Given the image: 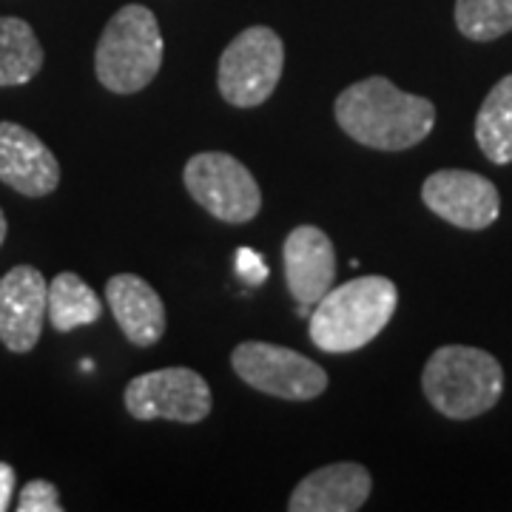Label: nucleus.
I'll return each mask as SVG.
<instances>
[{
	"label": "nucleus",
	"instance_id": "obj_1",
	"mask_svg": "<svg viewBox=\"0 0 512 512\" xmlns=\"http://www.w3.org/2000/svg\"><path fill=\"white\" fill-rule=\"evenodd\" d=\"M336 123L359 146L407 151L436 126V106L419 94L402 92L387 77H367L336 97Z\"/></svg>",
	"mask_w": 512,
	"mask_h": 512
},
{
	"label": "nucleus",
	"instance_id": "obj_2",
	"mask_svg": "<svg viewBox=\"0 0 512 512\" xmlns=\"http://www.w3.org/2000/svg\"><path fill=\"white\" fill-rule=\"evenodd\" d=\"M399 308V288L387 276H359L330 288L311 313V339L322 353H353L370 345Z\"/></svg>",
	"mask_w": 512,
	"mask_h": 512
},
{
	"label": "nucleus",
	"instance_id": "obj_3",
	"mask_svg": "<svg viewBox=\"0 0 512 512\" xmlns=\"http://www.w3.org/2000/svg\"><path fill=\"white\" fill-rule=\"evenodd\" d=\"M421 390L441 416L476 419L504 393V367L493 353L470 345H444L424 365Z\"/></svg>",
	"mask_w": 512,
	"mask_h": 512
},
{
	"label": "nucleus",
	"instance_id": "obj_4",
	"mask_svg": "<svg viewBox=\"0 0 512 512\" xmlns=\"http://www.w3.org/2000/svg\"><path fill=\"white\" fill-rule=\"evenodd\" d=\"M163 49L157 15L148 6L128 3L114 12L97 40L94 74L114 94L143 92L163 66Z\"/></svg>",
	"mask_w": 512,
	"mask_h": 512
},
{
	"label": "nucleus",
	"instance_id": "obj_5",
	"mask_svg": "<svg viewBox=\"0 0 512 512\" xmlns=\"http://www.w3.org/2000/svg\"><path fill=\"white\" fill-rule=\"evenodd\" d=\"M285 69V43L271 26L239 32L220 57L217 86L222 100L234 109H256L279 86Z\"/></svg>",
	"mask_w": 512,
	"mask_h": 512
},
{
	"label": "nucleus",
	"instance_id": "obj_6",
	"mask_svg": "<svg viewBox=\"0 0 512 512\" xmlns=\"http://www.w3.org/2000/svg\"><path fill=\"white\" fill-rule=\"evenodd\" d=\"M185 191L202 205L214 220L228 225H245L262 208V191L254 174L225 151L194 154L183 171Z\"/></svg>",
	"mask_w": 512,
	"mask_h": 512
},
{
	"label": "nucleus",
	"instance_id": "obj_7",
	"mask_svg": "<svg viewBox=\"0 0 512 512\" xmlns=\"http://www.w3.org/2000/svg\"><path fill=\"white\" fill-rule=\"evenodd\" d=\"M231 367L242 382L285 402H311L328 390V373L313 359L271 342H239Z\"/></svg>",
	"mask_w": 512,
	"mask_h": 512
},
{
	"label": "nucleus",
	"instance_id": "obj_8",
	"mask_svg": "<svg viewBox=\"0 0 512 512\" xmlns=\"http://www.w3.org/2000/svg\"><path fill=\"white\" fill-rule=\"evenodd\" d=\"M123 402L131 419H168L177 424H197L208 419L214 399L211 387L191 367H163L126 384Z\"/></svg>",
	"mask_w": 512,
	"mask_h": 512
},
{
	"label": "nucleus",
	"instance_id": "obj_9",
	"mask_svg": "<svg viewBox=\"0 0 512 512\" xmlns=\"http://www.w3.org/2000/svg\"><path fill=\"white\" fill-rule=\"evenodd\" d=\"M421 200L436 217L467 231H484L501 214L498 188L487 177L461 168L430 174L421 185Z\"/></svg>",
	"mask_w": 512,
	"mask_h": 512
},
{
	"label": "nucleus",
	"instance_id": "obj_10",
	"mask_svg": "<svg viewBox=\"0 0 512 512\" xmlns=\"http://www.w3.org/2000/svg\"><path fill=\"white\" fill-rule=\"evenodd\" d=\"M49 319V282L32 265H18L0 279V342L12 353L35 350Z\"/></svg>",
	"mask_w": 512,
	"mask_h": 512
},
{
	"label": "nucleus",
	"instance_id": "obj_11",
	"mask_svg": "<svg viewBox=\"0 0 512 512\" xmlns=\"http://www.w3.org/2000/svg\"><path fill=\"white\" fill-rule=\"evenodd\" d=\"M0 183L15 188L23 197H46L60 185V163L35 131L0 123Z\"/></svg>",
	"mask_w": 512,
	"mask_h": 512
},
{
	"label": "nucleus",
	"instance_id": "obj_12",
	"mask_svg": "<svg viewBox=\"0 0 512 512\" xmlns=\"http://www.w3.org/2000/svg\"><path fill=\"white\" fill-rule=\"evenodd\" d=\"M285 282L296 305H316L333 288L336 251L330 237L316 225H299L282 245Z\"/></svg>",
	"mask_w": 512,
	"mask_h": 512
},
{
	"label": "nucleus",
	"instance_id": "obj_13",
	"mask_svg": "<svg viewBox=\"0 0 512 512\" xmlns=\"http://www.w3.org/2000/svg\"><path fill=\"white\" fill-rule=\"evenodd\" d=\"M373 490L367 467L356 461H339L322 470H313L291 493V512H356L365 507Z\"/></svg>",
	"mask_w": 512,
	"mask_h": 512
},
{
	"label": "nucleus",
	"instance_id": "obj_14",
	"mask_svg": "<svg viewBox=\"0 0 512 512\" xmlns=\"http://www.w3.org/2000/svg\"><path fill=\"white\" fill-rule=\"evenodd\" d=\"M106 302L126 339L137 348H151L165 333V305L160 293L137 274H117L106 282Z\"/></svg>",
	"mask_w": 512,
	"mask_h": 512
},
{
	"label": "nucleus",
	"instance_id": "obj_15",
	"mask_svg": "<svg viewBox=\"0 0 512 512\" xmlns=\"http://www.w3.org/2000/svg\"><path fill=\"white\" fill-rule=\"evenodd\" d=\"M476 143L490 163H512V74L501 77L484 97L476 117Z\"/></svg>",
	"mask_w": 512,
	"mask_h": 512
},
{
	"label": "nucleus",
	"instance_id": "obj_16",
	"mask_svg": "<svg viewBox=\"0 0 512 512\" xmlns=\"http://www.w3.org/2000/svg\"><path fill=\"white\" fill-rule=\"evenodd\" d=\"M43 69V46L20 18H0V89L26 86Z\"/></svg>",
	"mask_w": 512,
	"mask_h": 512
},
{
	"label": "nucleus",
	"instance_id": "obj_17",
	"mask_svg": "<svg viewBox=\"0 0 512 512\" xmlns=\"http://www.w3.org/2000/svg\"><path fill=\"white\" fill-rule=\"evenodd\" d=\"M103 313L100 296L72 271H63L49 282V322L57 333H72L74 328L92 325Z\"/></svg>",
	"mask_w": 512,
	"mask_h": 512
},
{
	"label": "nucleus",
	"instance_id": "obj_18",
	"mask_svg": "<svg viewBox=\"0 0 512 512\" xmlns=\"http://www.w3.org/2000/svg\"><path fill=\"white\" fill-rule=\"evenodd\" d=\"M456 26L467 40H498L512 32V0H456Z\"/></svg>",
	"mask_w": 512,
	"mask_h": 512
},
{
	"label": "nucleus",
	"instance_id": "obj_19",
	"mask_svg": "<svg viewBox=\"0 0 512 512\" xmlns=\"http://www.w3.org/2000/svg\"><path fill=\"white\" fill-rule=\"evenodd\" d=\"M18 512H60L63 504H60V493L52 481L46 478H35L29 481L23 490H20L18 504H15Z\"/></svg>",
	"mask_w": 512,
	"mask_h": 512
},
{
	"label": "nucleus",
	"instance_id": "obj_20",
	"mask_svg": "<svg viewBox=\"0 0 512 512\" xmlns=\"http://www.w3.org/2000/svg\"><path fill=\"white\" fill-rule=\"evenodd\" d=\"M237 274L242 276L248 285H262V282L268 279V265H265V259L256 254L254 248H239Z\"/></svg>",
	"mask_w": 512,
	"mask_h": 512
},
{
	"label": "nucleus",
	"instance_id": "obj_21",
	"mask_svg": "<svg viewBox=\"0 0 512 512\" xmlns=\"http://www.w3.org/2000/svg\"><path fill=\"white\" fill-rule=\"evenodd\" d=\"M12 493H15V470H12V464L0 461V512L9 510Z\"/></svg>",
	"mask_w": 512,
	"mask_h": 512
},
{
	"label": "nucleus",
	"instance_id": "obj_22",
	"mask_svg": "<svg viewBox=\"0 0 512 512\" xmlns=\"http://www.w3.org/2000/svg\"><path fill=\"white\" fill-rule=\"evenodd\" d=\"M6 231H9V225H6V217H3V211H0V245H3V239H6Z\"/></svg>",
	"mask_w": 512,
	"mask_h": 512
}]
</instances>
